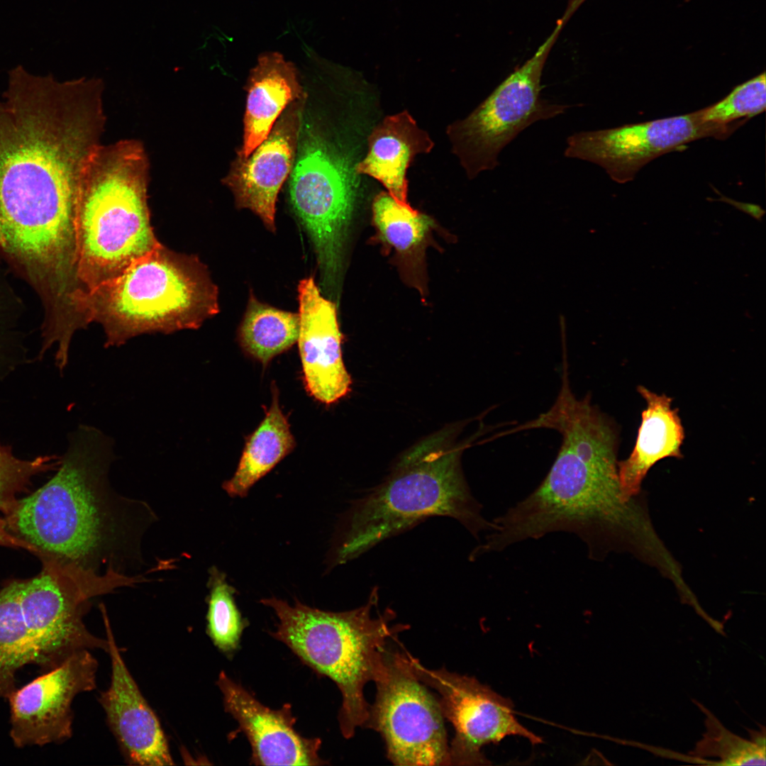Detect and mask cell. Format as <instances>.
Instances as JSON below:
<instances>
[{
  "label": "cell",
  "instance_id": "obj_1",
  "mask_svg": "<svg viewBox=\"0 0 766 766\" xmlns=\"http://www.w3.org/2000/svg\"><path fill=\"white\" fill-rule=\"evenodd\" d=\"M8 79L0 97V251L27 279H56L76 265V200L105 130L104 84L21 65Z\"/></svg>",
  "mask_w": 766,
  "mask_h": 766
},
{
  "label": "cell",
  "instance_id": "obj_2",
  "mask_svg": "<svg viewBox=\"0 0 766 766\" xmlns=\"http://www.w3.org/2000/svg\"><path fill=\"white\" fill-rule=\"evenodd\" d=\"M526 427L558 431L560 448L540 485L494 520L482 550L499 552L559 531L577 535L594 560L620 547L633 516L620 486L614 421L592 404L589 393L578 399L564 378L554 404Z\"/></svg>",
  "mask_w": 766,
  "mask_h": 766
},
{
  "label": "cell",
  "instance_id": "obj_3",
  "mask_svg": "<svg viewBox=\"0 0 766 766\" xmlns=\"http://www.w3.org/2000/svg\"><path fill=\"white\" fill-rule=\"evenodd\" d=\"M57 473L32 494L17 500L6 515L9 530L48 557L98 572L130 552L155 518L141 501L111 487L113 439L81 425L68 438Z\"/></svg>",
  "mask_w": 766,
  "mask_h": 766
},
{
  "label": "cell",
  "instance_id": "obj_4",
  "mask_svg": "<svg viewBox=\"0 0 766 766\" xmlns=\"http://www.w3.org/2000/svg\"><path fill=\"white\" fill-rule=\"evenodd\" d=\"M150 163L143 144H101L84 169L75 206L78 278L91 289L111 280L160 243L150 224Z\"/></svg>",
  "mask_w": 766,
  "mask_h": 766
},
{
  "label": "cell",
  "instance_id": "obj_5",
  "mask_svg": "<svg viewBox=\"0 0 766 766\" xmlns=\"http://www.w3.org/2000/svg\"><path fill=\"white\" fill-rule=\"evenodd\" d=\"M447 440L440 435L416 445L382 484L353 504L335 545V564L355 559L431 516L455 518L476 538L494 528L464 477L462 448Z\"/></svg>",
  "mask_w": 766,
  "mask_h": 766
},
{
  "label": "cell",
  "instance_id": "obj_6",
  "mask_svg": "<svg viewBox=\"0 0 766 766\" xmlns=\"http://www.w3.org/2000/svg\"><path fill=\"white\" fill-rule=\"evenodd\" d=\"M218 298L197 256L160 243L116 277L85 290L80 310L87 325H101L109 348L142 334L198 329L219 312Z\"/></svg>",
  "mask_w": 766,
  "mask_h": 766
},
{
  "label": "cell",
  "instance_id": "obj_7",
  "mask_svg": "<svg viewBox=\"0 0 766 766\" xmlns=\"http://www.w3.org/2000/svg\"><path fill=\"white\" fill-rule=\"evenodd\" d=\"M377 601V589L365 605L343 612L322 611L297 600L294 605L275 597L260 601L279 618L270 635L338 687L342 694L338 722L345 738L365 726L370 706L364 696L365 686L374 681L387 642L403 628L391 625L394 614L392 610L373 616Z\"/></svg>",
  "mask_w": 766,
  "mask_h": 766
},
{
  "label": "cell",
  "instance_id": "obj_8",
  "mask_svg": "<svg viewBox=\"0 0 766 766\" xmlns=\"http://www.w3.org/2000/svg\"><path fill=\"white\" fill-rule=\"evenodd\" d=\"M289 195L317 257L331 260L344 251L354 211L355 167L326 131L310 99L303 101Z\"/></svg>",
  "mask_w": 766,
  "mask_h": 766
},
{
  "label": "cell",
  "instance_id": "obj_9",
  "mask_svg": "<svg viewBox=\"0 0 766 766\" xmlns=\"http://www.w3.org/2000/svg\"><path fill=\"white\" fill-rule=\"evenodd\" d=\"M374 682L377 693L364 726L382 737L396 765H450L438 701L415 673L409 654L385 649Z\"/></svg>",
  "mask_w": 766,
  "mask_h": 766
},
{
  "label": "cell",
  "instance_id": "obj_10",
  "mask_svg": "<svg viewBox=\"0 0 766 766\" xmlns=\"http://www.w3.org/2000/svg\"><path fill=\"white\" fill-rule=\"evenodd\" d=\"M565 25L561 18L533 55L454 126L455 148L470 177L498 166L501 150L526 128L562 114L570 107L541 97L543 68Z\"/></svg>",
  "mask_w": 766,
  "mask_h": 766
},
{
  "label": "cell",
  "instance_id": "obj_11",
  "mask_svg": "<svg viewBox=\"0 0 766 766\" xmlns=\"http://www.w3.org/2000/svg\"><path fill=\"white\" fill-rule=\"evenodd\" d=\"M746 121L728 124L705 121L700 109L639 123L580 131L567 138L565 155L594 163L612 180L624 184L656 157L701 138L725 140Z\"/></svg>",
  "mask_w": 766,
  "mask_h": 766
},
{
  "label": "cell",
  "instance_id": "obj_12",
  "mask_svg": "<svg viewBox=\"0 0 766 766\" xmlns=\"http://www.w3.org/2000/svg\"><path fill=\"white\" fill-rule=\"evenodd\" d=\"M419 679L435 689L444 718L455 730L449 745L450 765H486L490 762L482 748L498 744L509 736H518L533 745L543 742L516 718L514 704L473 677L443 667L430 670L409 655Z\"/></svg>",
  "mask_w": 766,
  "mask_h": 766
},
{
  "label": "cell",
  "instance_id": "obj_13",
  "mask_svg": "<svg viewBox=\"0 0 766 766\" xmlns=\"http://www.w3.org/2000/svg\"><path fill=\"white\" fill-rule=\"evenodd\" d=\"M98 662L90 650L78 651L8 697L10 736L18 748L61 743L72 733L71 705L96 687Z\"/></svg>",
  "mask_w": 766,
  "mask_h": 766
},
{
  "label": "cell",
  "instance_id": "obj_14",
  "mask_svg": "<svg viewBox=\"0 0 766 766\" xmlns=\"http://www.w3.org/2000/svg\"><path fill=\"white\" fill-rule=\"evenodd\" d=\"M111 663L109 687L101 693L99 703L119 748L131 765H173L161 724L141 694L116 643L106 611L101 607Z\"/></svg>",
  "mask_w": 766,
  "mask_h": 766
},
{
  "label": "cell",
  "instance_id": "obj_15",
  "mask_svg": "<svg viewBox=\"0 0 766 766\" xmlns=\"http://www.w3.org/2000/svg\"><path fill=\"white\" fill-rule=\"evenodd\" d=\"M302 99L287 106L267 137L247 157H237L223 179L236 206L252 211L272 232L277 196L294 162Z\"/></svg>",
  "mask_w": 766,
  "mask_h": 766
},
{
  "label": "cell",
  "instance_id": "obj_16",
  "mask_svg": "<svg viewBox=\"0 0 766 766\" xmlns=\"http://www.w3.org/2000/svg\"><path fill=\"white\" fill-rule=\"evenodd\" d=\"M297 292V343L305 387L311 396L329 405L346 396L352 384L343 360L336 307L323 296L313 277L301 279Z\"/></svg>",
  "mask_w": 766,
  "mask_h": 766
},
{
  "label": "cell",
  "instance_id": "obj_17",
  "mask_svg": "<svg viewBox=\"0 0 766 766\" xmlns=\"http://www.w3.org/2000/svg\"><path fill=\"white\" fill-rule=\"evenodd\" d=\"M216 684L224 709L237 721L239 731L249 740L251 764L255 765H323L321 740L305 738L294 728L296 718L289 704L274 710L264 706L240 684L221 672Z\"/></svg>",
  "mask_w": 766,
  "mask_h": 766
},
{
  "label": "cell",
  "instance_id": "obj_18",
  "mask_svg": "<svg viewBox=\"0 0 766 766\" xmlns=\"http://www.w3.org/2000/svg\"><path fill=\"white\" fill-rule=\"evenodd\" d=\"M243 144L238 158H245L267 137L291 103L302 98L304 89L294 65L277 52L262 53L250 70L246 84Z\"/></svg>",
  "mask_w": 766,
  "mask_h": 766
},
{
  "label": "cell",
  "instance_id": "obj_19",
  "mask_svg": "<svg viewBox=\"0 0 766 766\" xmlns=\"http://www.w3.org/2000/svg\"><path fill=\"white\" fill-rule=\"evenodd\" d=\"M637 391L646 407L631 453L626 460L618 461L620 486L627 500L639 493L643 479L657 462L666 457H682L681 446L684 438L678 411L672 408V398L643 386H638Z\"/></svg>",
  "mask_w": 766,
  "mask_h": 766
},
{
  "label": "cell",
  "instance_id": "obj_20",
  "mask_svg": "<svg viewBox=\"0 0 766 766\" xmlns=\"http://www.w3.org/2000/svg\"><path fill=\"white\" fill-rule=\"evenodd\" d=\"M433 145L406 111L388 116L370 134L367 156L355 171L377 179L397 202L409 206L406 170L417 154L428 152Z\"/></svg>",
  "mask_w": 766,
  "mask_h": 766
},
{
  "label": "cell",
  "instance_id": "obj_21",
  "mask_svg": "<svg viewBox=\"0 0 766 766\" xmlns=\"http://www.w3.org/2000/svg\"><path fill=\"white\" fill-rule=\"evenodd\" d=\"M373 223L384 245L394 250L404 274L422 291L424 257L433 221L411 206L382 192L372 204Z\"/></svg>",
  "mask_w": 766,
  "mask_h": 766
},
{
  "label": "cell",
  "instance_id": "obj_22",
  "mask_svg": "<svg viewBox=\"0 0 766 766\" xmlns=\"http://www.w3.org/2000/svg\"><path fill=\"white\" fill-rule=\"evenodd\" d=\"M294 447L289 424L279 406L277 388L273 385L271 405L262 421L248 438L235 472L223 484V489L232 497L245 496L251 487Z\"/></svg>",
  "mask_w": 766,
  "mask_h": 766
},
{
  "label": "cell",
  "instance_id": "obj_23",
  "mask_svg": "<svg viewBox=\"0 0 766 766\" xmlns=\"http://www.w3.org/2000/svg\"><path fill=\"white\" fill-rule=\"evenodd\" d=\"M299 333L298 313L265 304L250 292L238 330V342L245 353L267 365L297 343Z\"/></svg>",
  "mask_w": 766,
  "mask_h": 766
},
{
  "label": "cell",
  "instance_id": "obj_24",
  "mask_svg": "<svg viewBox=\"0 0 766 766\" xmlns=\"http://www.w3.org/2000/svg\"><path fill=\"white\" fill-rule=\"evenodd\" d=\"M20 582L0 590V697L16 689V674L28 664L37 665L35 648L19 601Z\"/></svg>",
  "mask_w": 766,
  "mask_h": 766
},
{
  "label": "cell",
  "instance_id": "obj_25",
  "mask_svg": "<svg viewBox=\"0 0 766 766\" xmlns=\"http://www.w3.org/2000/svg\"><path fill=\"white\" fill-rule=\"evenodd\" d=\"M706 732L691 753L694 757H716L719 765H765V733L750 731L751 740L743 739L727 730L706 709Z\"/></svg>",
  "mask_w": 766,
  "mask_h": 766
},
{
  "label": "cell",
  "instance_id": "obj_26",
  "mask_svg": "<svg viewBox=\"0 0 766 766\" xmlns=\"http://www.w3.org/2000/svg\"><path fill=\"white\" fill-rule=\"evenodd\" d=\"M209 573L206 633L221 652L232 653L248 623L235 603V589L227 583L225 574L216 567Z\"/></svg>",
  "mask_w": 766,
  "mask_h": 766
},
{
  "label": "cell",
  "instance_id": "obj_27",
  "mask_svg": "<svg viewBox=\"0 0 766 766\" xmlns=\"http://www.w3.org/2000/svg\"><path fill=\"white\" fill-rule=\"evenodd\" d=\"M765 72L736 86L720 101L701 109L705 121L728 124L740 119H750L766 108Z\"/></svg>",
  "mask_w": 766,
  "mask_h": 766
},
{
  "label": "cell",
  "instance_id": "obj_28",
  "mask_svg": "<svg viewBox=\"0 0 766 766\" xmlns=\"http://www.w3.org/2000/svg\"><path fill=\"white\" fill-rule=\"evenodd\" d=\"M60 462L52 456L19 459L0 444V511L6 515L17 501V494L27 487L33 477L53 468Z\"/></svg>",
  "mask_w": 766,
  "mask_h": 766
},
{
  "label": "cell",
  "instance_id": "obj_29",
  "mask_svg": "<svg viewBox=\"0 0 766 766\" xmlns=\"http://www.w3.org/2000/svg\"><path fill=\"white\" fill-rule=\"evenodd\" d=\"M0 545L21 548L35 553L33 546L13 535L8 528L6 520L0 519Z\"/></svg>",
  "mask_w": 766,
  "mask_h": 766
},
{
  "label": "cell",
  "instance_id": "obj_30",
  "mask_svg": "<svg viewBox=\"0 0 766 766\" xmlns=\"http://www.w3.org/2000/svg\"><path fill=\"white\" fill-rule=\"evenodd\" d=\"M718 200L732 205L737 209L750 215L758 221H762V217L765 213V210L757 204L737 201L723 196Z\"/></svg>",
  "mask_w": 766,
  "mask_h": 766
},
{
  "label": "cell",
  "instance_id": "obj_31",
  "mask_svg": "<svg viewBox=\"0 0 766 766\" xmlns=\"http://www.w3.org/2000/svg\"><path fill=\"white\" fill-rule=\"evenodd\" d=\"M585 1L586 0H568L567 9L562 17L568 21L571 16L574 14V13Z\"/></svg>",
  "mask_w": 766,
  "mask_h": 766
}]
</instances>
